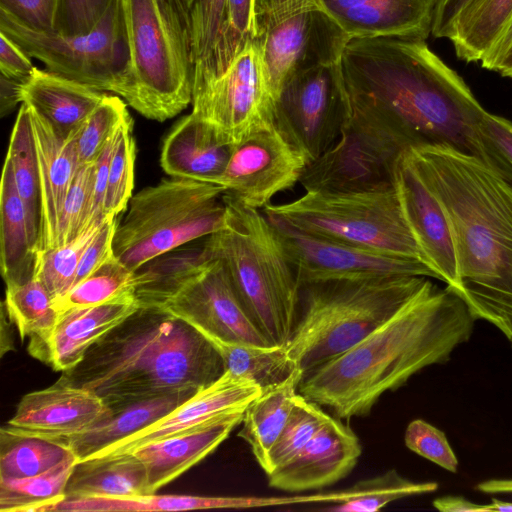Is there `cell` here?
I'll return each mask as SVG.
<instances>
[{
  "label": "cell",
  "instance_id": "6da1fadb",
  "mask_svg": "<svg viewBox=\"0 0 512 512\" xmlns=\"http://www.w3.org/2000/svg\"><path fill=\"white\" fill-rule=\"evenodd\" d=\"M340 66L349 115L406 150L444 147L481 159L478 132L487 111L425 40L353 38Z\"/></svg>",
  "mask_w": 512,
  "mask_h": 512
},
{
  "label": "cell",
  "instance_id": "7a4b0ae2",
  "mask_svg": "<svg viewBox=\"0 0 512 512\" xmlns=\"http://www.w3.org/2000/svg\"><path fill=\"white\" fill-rule=\"evenodd\" d=\"M475 320L455 292L428 280L368 336L304 373L298 393L336 418L367 416L384 393L428 366L448 362L471 338Z\"/></svg>",
  "mask_w": 512,
  "mask_h": 512
},
{
  "label": "cell",
  "instance_id": "3957f363",
  "mask_svg": "<svg viewBox=\"0 0 512 512\" xmlns=\"http://www.w3.org/2000/svg\"><path fill=\"white\" fill-rule=\"evenodd\" d=\"M443 207L452 231L457 283L473 317L512 340V209L478 158L444 147L407 150Z\"/></svg>",
  "mask_w": 512,
  "mask_h": 512
},
{
  "label": "cell",
  "instance_id": "277c9868",
  "mask_svg": "<svg viewBox=\"0 0 512 512\" xmlns=\"http://www.w3.org/2000/svg\"><path fill=\"white\" fill-rule=\"evenodd\" d=\"M225 372L220 354L195 327L164 308L140 306L63 371L59 381L113 406L198 391Z\"/></svg>",
  "mask_w": 512,
  "mask_h": 512
},
{
  "label": "cell",
  "instance_id": "5b68a950",
  "mask_svg": "<svg viewBox=\"0 0 512 512\" xmlns=\"http://www.w3.org/2000/svg\"><path fill=\"white\" fill-rule=\"evenodd\" d=\"M224 226L203 247L219 260L246 311L272 345L287 346L299 312L300 285L281 241L258 209L223 196Z\"/></svg>",
  "mask_w": 512,
  "mask_h": 512
},
{
  "label": "cell",
  "instance_id": "8992f818",
  "mask_svg": "<svg viewBox=\"0 0 512 512\" xmlns=\"http://www.w3.org/2000/svg\"><path fill=\"white\" fill-rule=\"evenodd\" d=\"M423 276L333 279L300 285L287 345L304 373L339 356L377 329L428 281Z\"/></svg>",
  "mask_w": 512,
  "mask_h": 512
},
{
  "label": "cell",
  "instance_id": "52a82bcc",
  "mask_svg": "<svg viewBox=\"0 0 512 512\" xmlns=\"http://www.w3.org/2000/svg\"><path fill=\"white\" fill-rule=\"evenodd\" d=\"M132 87L126 102L163 122L191 102L195 59L188 0H122Z\"/></svg>",
  "mask_w": 512,
  "mask_h": 512
},
{
  "label": "cell",
  "instance_id": "ba28073f",
  "mask_svg": "<svg viewBox=\"0 0 512 512\" xmlns=\"http://www.w3.org/2000/svg\"><path fill=\"white\" fill-rule=\"evenodd\" d=\"M224 189L185 178L162 179L131 197L118 223L113 250L137 271L178 247L219 231L225 223Z\"/></svg>",
  "mask_w": 512,
  "mask_h": 512
},
{
  "label": "cell",
  "instance_id": "9c48e42d",
  "mask_svg": "<svg viewBox=\"0 0 512 512\" xmlns=\"http://www.w3.org/2000/svg\"><path fill=\"white\" fill-rule=\"evenodd\" d=\"M263 212L312 235L425 263L395 187L364 192L306 191L290 202L269 203Z\"/></svg>",
  "mask_w": 512,
  "mask_h": 512
},
{
  "label": "cell",
  "instance_id": "30bf717a",
  "mask_svg": "<svg viewBox=\"0 0 512 512\" xmlns=\"http://www.w3.org/2000/svg\"><path fill=\"white\" fill-rule=\"evenodd\" d=\"M0 31L46 70L125 101L132 87L131 54L122 0H113L89 33L65 36L31 30L0 9Z\"/></svg>",
  "mask_w": 512,
  "mask_h": 512
},
{
  "label": "cell",
  "instance_id": "8fae6325",
  "mask_svg": "<svg viewBox=\"0 0 512 512\" xmlns=\"http://www.w3.org/2000/svg\"><path fill=\"white\" fill-rule=\"evenodd\" d=\"M251 28L274 102L297 72L338 62L350 40L319 0H252Z\"/></svg>",
  "mask_w": 512,
  "mask_h": 512
},
{
  "label": "cell",
  "instance_id": "7c38bea8",
  "mask_svg": "<svg viewBox=\"0 0 512 512\" xmlns=\"http://www.w3.org/2000/svg\"><path fill=\"white\" fill-rule=\"evenodd\" d=\"M349 113L340 60L294 74L282 87L273 112L275 127L308 164L334 144Z\"/></svg>",
  "mask_w": 512,
  "mask_h": 512
},
{
  "label": "cell",
  "instance_id": "4fadbf2b",
  "mask_svg": "<svg viewBox=\"0 0 512 512\" xmlns=\"http://www.w3.org/2000/svg\"><path fill=\"white\" fill-rule=\"evenodd\" d=\"M405 151L385 131L349 115L338 139L305 167L299 183L306 191L393 189L395 167Z\"/></svg>",
  "mask_w": 512,
  "mask_h": 512
},
{
  "label": "cell",
  "instance_id": "5bb4252c",
  "mask_svg": "<svg viewBox=\"0 0 512 512\" xmlns=\"http://www.w3.org/2000/svg\"><path fill=\"white\" fill-rule=\"evenodd\" d=\"M266 216L281 241L299 285L333 279L382 276L438 279L437 274L423 261L312 235L292 227L280 218Z\"/></svg>",
  "mask_w": 512,
  "mask_h": 512
},
{
  "label": "cell",
  "instance_id": "9a60e30c",
  "mask_svg": "<svg viewBox=\"0 0 512 512\" xmlns=\"http://www.w3.org/2000/svg\"><path fill=\"white\" fill-rule=\"evenodd\" d=\"M191 103L192 113L230 145L273 123L275 102L267 93L255 43L251 41L221 76L195 89Z\"/></svg>",
  "mask_w": 512,
  "mask_h": 512
},
{
  "label": "cell",
  "instance_id": "2e32d148",
  "mask_svg": "<svg viewBox=\"0 0 512 512\" xmlns=\"http://www.w3.org/2000/svg\"><path fill=\"white\" fill-rule=\"evenodd\" d=\"M307 165L306 157L273 122L233 146L217 185L224 189V197L259 210L276 194L294 187Z\"/></svg>",
  "mask_w": 512,
  "mask_h": 512
},
{
  "label": "cell",
  "instance_id": "e0dca14e",
  "mask_svg": "<svg viewBox=\"0 0 512 512\" xmlns=\"http://www.w3.org/2000/svg\"><path fill=\"white\" fill-rule=\"evenodd\" d=\"M394 187L425 263L452 290L457 283V262L450 224L439 200L418 173L407 150L397 161Z\"/></svg>",
  "mask_w": 512,
  "mask_h": 512
},
{
  "label": "cell",
  "instance_id": "ac0fdd59",
  "mask_svg": "<svg viewBox=\"0 0 512 512\" xmlns=\"http://www.w3.org/2000/svg\"><path fill=\"white\" fill-rule=\"evenodd\" d=\"M361 453L350 426L330 416L298 454L267 475L268 485L287 492L330 486L350 474Z\"/></svg>",
  "mask_w": 512,
  "mask_h": 512
},
{
  "label": "cell",
  "instance_id": "d6986e66",
  "mask_svg": "<svg viewBox=\"0 0 512 512\" xmlns=\"http://www.w3.org/2000/svg\"><path fill=\"white\" fill-rule=\"evenodd\" d=\"M262 391L255 383L226 371L215 382L198 390L163 418L94 457L130 453L148 443L191 430L221 414L245 410Z\"/></svg>",
  "mask_w": 512,
  "mask_h": 512
},
{
  "label": "cell",
  "instance_id": "ffe728a7",
  "mask_svg": "<svg viewBox=\"0 0 512 512\" xmlns=\"http://www.w3.org/2000/svg\"><path fill=\"white\" fill-rule=\"evenodd\" d=\"M349 37L426 40L438 0H319Z\"/></svg>",
  "mask_w": 512,
  "mask_h": 512
},
{
  "label": "cell",
  "instance_id": "44dd1931",
  "mask_svg": "<svg viewBox=\"0 0 512 512\" xmlns=\"http://www.w3.org/2000/svg\"><path fill=\"white\" fill-rule=\"evenodd\" d=\"M109 413L93 392L58 380L24 395L7 424L33 434L66 435L89 428Z\"/></svg>",
  "mask_w": 512,
  "mask_h": 512
},
{
  "label": "cell",
  "instance_id": "7402d4cb",
  "mask_svg": "<svg viewBox=\"0 0 512 512\" xmlns=\"http://www.w3.org/2000/svg\"><path fill=\"white\" fill-rule=\"evenodd\" d=\"M30 114L40 179L39 252L58 245L59 222L79 161L76 135L63 138L31 108Z\"/></svg>",
  "mask_w": 512,
  "mask_h": 512
},
{
  "label": "cell",
  "instance_id": "603a6c76",
  "mask_svg": "<svg viewBox=\"0 0 512 512\" xmlns=\"http://www.w3.org/2000/svg\"><path fill=\"white\" fill-rule=\"evenodd\" d=\"M134 295L101 305L70 308L59 312L45 342L33 355L56 371L74 367L103 335L139 308Z\"/></svg>",
  "mask_w": 512,
  "mask_h": 512
},
{
  "label": "cell",
  "instance_id": "cb8c5ba5",
  "mask_svg": "<svg viewBox=\"0 0 512 512\" xmlns=\"http://www.w3.org/2000/svg\"><path fill=\"white\" fill-rule=\"evenodd\" d=\"M245 410H235L134 451L143 463L149 490L154 494L212 453L241 424Z\"/></svg>",
  "mask_w": 512,
  "mask_h": 512
},
{
  "label": "cell",
  "instance_id": "d4e9b609",
  "mask_svg": "<svg viewBox=\"0 0 512 512\" xmlns=\"http://www.w3.org/2000/svg\"><path fill=\"white\" fill-rule=\"evenodd\" d=\"M234 145L192 112L181 118L165 137L160 163L171 177L217 185Z\"/></svg>",
  "mask_w": 512,
  "mask_h": 512
},
{
  "label": "cell",
  "instance_id": "484cf974",
  "mask_svg": "<svg viewBox=\"0 0 512 512\" xmlns=\"http://www.w3.org/2000/svg\"><path fill=\"white\" fill-rule=\"evenodd\" d=\"M196 392L183 391L108 406L110 413L89 428L74 434L42 436L67 445L78 461L86 460L163 418Z\"/></svg>",
  "mask_w": 512,
  "mask_h": 512
},
{
  "label": "cell",
  "instance_id": "4316f807",
  "mask_svg": "<svg viewBox=\"0 0 512 512\" xmlns=\"http://www.w3.org/2000/svg\"><path fill=\"white\" fill-rule=\"evenodd\" d=\"M106 93L36 67L22 88V102L63 138L77 134Z\"/></svg>",
  "mask_w": 512,
  "mask_h": 512
},
{
  "label": "cell",
  "instance_id": "83f0119b",
  "mask_svg": "<svg viewBox=\"0 0 512 512\" xmlns=\"http://www.w3.org/2000/svg\"><path fill=\"white\" fill-rule=\"evenodd\" d=\"M37 253L11 164L5 158L0 185V266L6 287L35 277Z\"/></svg>",
  "mask_w": 512,
  "mask_h": 512
},
{
  "label": "cell",
  "instance_id": "f1b7e54d",
  "mask_svg": "<svg viewBox=\"0 0 512 512\" xmlns=\"http://www.w3.org/2000/svg\"><path fill=\"white\" fill-rule=\"evenodd\" d=\"M147 494L151 493L146 469L133 453L78 461L65 488V498H131Z\"/></svg>",
  "mask_w": 512,
  "mask_h": 512
},
{
  "label": "cell",
  "instance_id": "f546056e",
  "mask_svg": "<svg viewBox=\"0 0 512 512\" xmlns=\"http://www.w3.org/2000/svg\"><path fill=\"white\" fill-rule=\"evenodd\" d=\"M303 372L295 370L283 382L264 389L245 409L238 436L250 447L266 473L269 453L293 408Z\"/></svg>",
  "mask_w": 512,
  "mask_h": 512
},
{
  "label": "cell",
  "instance_id": "4dcf8cb0",
  "mask_svg": "<svg viewBox=\"0 0 512 512\" xmlns=\"http://www.w3.org/2000/svg\"><path fill=\"white\" fill-rule=\"evenodd\" d=\"M74 456L71 449L46 436L5 425L0 431V480L20 479L46 472Z\"/></svg>",
  "mask_w": 512,
  "mask_h": 512
},
{
  "label": "cell",
  "instance_id": "1f68e13d",
  "mask_svg": "<svg viewBox=\"0 0 512 512\" xmlns=\"http://www.w3.org/2000/svg\"><path fill=\"white\" fill-rule=\"evenodd\" d=\"M6 158L9 160L17 191L22 199L31 237L39 243L41 222V195L38 161L30 108L21 103L10 136Z\"/></svg>",
  "mask_w": 512,
  "mask_h": 512
},
{
  "label": "cell",
  "instance_id": "d6a6232c",
  "mask_svg": "<svg viewBox=\"0 0 512 512\" xmlns=\"http://www.w3.org/2000/svg\"><path fill=\"white\" fill-rule=\"evenodd\" d=\"M220 354L225 370L263 390L287 379L299 369L284 345H258L208 338Z\"/></svg>",
  "mask_w": 512,
  "mask_h": 512
},
{
  "label": "cell",
  "instance_id": "836d02e7",
  "mask_svg": "<svg viewBox=\"0 0 512 512\" xmlns=\"http://www.w3.org/2000/svg\"><path fill=\"white\" fill-rule=\"evenodd\" d=\"M512 20V0H479L461 19L450 40L458 59L480 63Z\"/></svg>",
  "mask_w": 512,
  "mask_h": 512
},
{
  "label": "cell",
  "instance_id": "e575fe53",
  "mask_svg": "<svg viewBox=\"0 0 512 512\" xmlns=\"http://www.w3.org/2000/svg\"><path fill=\"white\" fill-rule=\"evenodd\" d=\"M235 507V496L205 497L154 493L131 498H65L41 508L38 512L184 511Z\"/></svg>",
  "mask_w": 512,
  "mask_h": 512
},
{
  "label": "cell",
  "instance_id": "d590c367",
  "mask_svg": "<svg viewBox=\"0 0 512 512\" xmlns=\"http://www.w3.org/2000/svg\"><path fill=\"white\" fill-rule=\"evenodd\" d=\"M3 306L17 326L21 340L30 339L28 350L34 355L57 321L59 312L53 298L34 277L23 284L6 287Z\"/></svg>",
  "mask_w": 512,
  "mask_h": 512
},
{
  "label": "cell",
  "instance_id": "8d00e7d4",
  "mask_svg": "<svg viewBox=\"0 0 512 512\" xmlns=\"http://www.w3.org/2000/svg\"><path fill=\"white\" fill-rule=\"evenodd\" d=\"M78 462L72 456L41 474L0 480L1 512H38L65 498V488Z\"/></svg>",
  "mask_w": 512,
  "mask_h": 512
},
{
  "label": "cell",
  "instance_id": "74e56055",
  "mask_svg": "<svg viewBox=\"0 0 512 512\" xmlns=\"http://www.w3.org/2000/svg\"><path fill=\"white\" fill-rule=\"evenodd\" d=\"M252 0H227L219 38L194 75L193 91L221 76L252 40Z\"/></svg>",
  "mask_w": 512,
  "mask_h": 512
},
{
  "label": "cell",
  "instance_id": "f35d334b",
  "mask_svg": "<svg viewBox=\"0 0 512 512\" xmlns=\"http://www.w3.org/2000/svg\"><path fill=\"white\" fill-rule=\"evenodd\" d=\"M436 482H414L401 476L396 470L367 480H361L345 490L340 503L326 508L334 512H376L388 504L415 495L436 491Z\"/></svg>",
  "mask_w": 512,
  "mask_h": 512
},
{
  "label": "cell",
  "instance_id": "ab89813d",
  "mask_svg": "<svg viewBox=\"0 0 512 512\" xmlns=\"http://www.w3.org/2000/svg\"><path fill=\"white\" fill-rule=\"evenodd\" d=\"M136 279V271L114 256L56 301L55 307L61 312L70 308L101 305L129 295L135 296Z\"/></svg>",
  "mask_w": 512,
  "mask_h": 512
},
{
  "label": "cell",
  "instance_id": "60d3db41",
  "mask_svg": "<svg viewBox=\"0 0 512 512\" xmlns=\"http://www.w3.org/2000/svg\"><path fill=\"white\" fill-rule=\"evenodd\" d=\"M100 225L89 227L66 244L37 253L35 278L43 284L54 302L73 287L82 254Z\"/></svg>",
  "mask_w": 512,
  "mask_h": 512
},
{
  "label": "cell",
  "instance_id": "b9f144b4",
  "mask_svg": "<svg viewBox=\"0 0 512 512\" xmlns=\"http://www.w3.org/2000/svg\"><path fill=\"white\" fill-rule=\"evenodd\" d=\"M130 115L119 126L109 164L104 216H116L126 210L132 197L136 157Z\"/></svg>",
  "mask_w": 512,
  "mask_h": 512
},
{
  "label": "cell",
  "instance_id": "7bdbcfd3",
  "mask_svg": "<svg viewBox=\"0 0 512 512\" xmlns=\"http://www.w3.org/2000/svg\"><path fill=\"white\" fill-rule=\"evenodd\" d=\"M320 407L297 394L287 422L270 450L267 475L298 454L328 420L330 415Z\"/></svg>",
  "mask_w": 512,
  "mask_h": 512
},
{
  "label": "cell",
  "instance_id": "ee69618b",
  "mask_svg": "<svg viewBox=\"0 0 512 512\" xmlns=\"http://www.w3.org/2000/svg\"><path fill=\"white\" fill-rule=\"evenodd\" d=\"M129 115L122 99L106 94L76 134L79 166L96 161Z\"/></svg>",
  "mask_w": 512,
  "mask_h": 512
},
{
  "label": "cell",
  "instance_id": "f6af8a7d",
  "mask_svg": "<svg viewBox=\"0 0 512 512\" xmlns=\"http://www.w3.org/2000/svg\"><path fill=\"white\" fill-rule=\"evenodd\" d=\"M481 161L512 187V122L487 112L479 125Z\"/></svg>",
  "mask_w": 512,
  "mask_h": 512
},
{
  "label": "cell",
  "instance_id": "bcb514c9",
  "mask_svg": "<svg viewBox=\"0 0 512 512\" xmlns=\"http://www.w3.org/2000/svg\"><path fill=\"white\" fill-rule=\"evenodd\" d=\"M94 180V163L79 166L67 194L58 228V245L88 229Z\"/></svg>",
  "mask_w": 512,
  "mask_h": 512
},
{
  "label": "cell",
  "instance_id": "7dc6e473",
  "mask_svg": "<svg viewBox=\"0 0 512 512\" xmlns=\"http://www.w3.org/2000/svg\"><path fill=\"white\" fill-rule=\"evenodd\" d=\"M227 0H188L195 72L210 56L221 33Z\"/></svg>",
  "mask_w": 512,
  "mask_h": 512
},
{
  "label": "cell",
  "instance_id": "c3c4849f",
  "mask_svg": "<svg viewBox=\"0 0 512 512\" xmlns=\"http://www.w3.org/2000/svg\"><path fill=\"white\" fill-rule=\"evenodd\" d=\"M404 442L409 450L419 456L451 473L457 472L458 459L448 439L432 424L422 419L411 421L405 430Z\"/></svg>",
  "mask_w": 512,
  "mask_h": 512
},
{
  "label": "cell",
  "instance_id": "681fc988",
  "mask_svg": "<svg viewBox=\"0 0 512 512\" xmlns=\"http://www.w3.org/2000/svg\"><path fill=\"white\" fill-rule=\"evenodd\" d=\"M113 0H59L55 16V32L65 36L92 31Z\"/></svg>",
  "mask_w": 512,
  "mask_h": 512
},
{
  "label": "cell",
  "instance_id": "f907efd6",
  "mask_svg": "<svg viewBox=\"0 0 512 512\" xmlns=\"http://www.w3.org/2000/svg\"><path fill=\"white\" fill-rule=\"evenodd\" d=\"M58 2L59 0H0V9L31 30L53 33Z\"/></svg>",
  "mask_w": 512,
  "mask_h": 512
},
{
  "label": "cell",
  "instance_id": "816d5d0a",
  "mask_svg": "<svg viewBox=\"0 0 512 512\" xmlns=\"http://www.w3.org/2000/svg\"><path fill=\"white\" fill-rule=\"evenodd\" d=\"M118 223L116 216L105 217L82 254L73 287L115 256L113 240Z\"/></svg>",
  "mask_w": 512,
  "mask_h": 512
},
{
  "label": "cell",
  "instance_id": "f5cc1de1",
  "mask_svg": "<svg viewBox=\"0 0 512 512\" xmlns=\"http://www.w3.org/2000/svg\"><path fill=\"white\" fill-rule=\"evenodd\" d=\"M479 0H438L431 34L451 40L461 19Z\"/></svg>",
  "mask_w": 512,
  "mask_h": 512
},
{
  "label": "cell",
  "instance_id": "db71d44e",
  "mask_svg": "<svg viewBox=\"0 0 512 512\" xmlns=\"http://www.w3.org/2000/svg\"><path fill=\"white\" fill-rule=\"evenodd\" d=\"M31 57L12 39L0 31V74L27 81L36 67Z\"/></svg>",
  "mask_w": 512,
  "mask_h": 512
},
{
  "label": "cell",
  "instance_id": "11a10c76",
  "mask_svg": "<svg viewBox=\"0 0 512 512\" xmlns=\"http://www.w3.org/2000/svg\"><path fill=\"white\" fill-rule=\"evenodd\" d=\"M26 82L0 74V114L2 117L11 113L18 103H22V88Z\"/></svg>",
  "mask_w": 512,
  "mask_h": 512
},
{
  "label": "cell",
  "instance_id": "9f6ffc18",
  "mask_svg": "<svg viewBox=\"0 0 512 512\" xmlns=\"http://www.w3.org/2000/svg\"><path fill=\"white\" fill-rule=\"evenodd\" d=\"M432 504L442 512H490L488 504H477L462 496L439 497Z\"/></svg>",
  "mask_w": 512,
  "mask_h": 512
},
{
  "label": "cell",
  "instance_id": "6f0895ef",
  "mask_svg": "<svg viewBox=\"0 0 512 512\" xmlns=\"http://www.w3.org/2000/svg\"><path fill=\"white\" fill-rule=\"evenodd\" d=\"M512 47V20L490 54L480 62L482 68L494 71Z\"/></svg>",
  "mask_w": 512,
  "mask_h": 512
},
{
  "label": "cell",
  "instance_id": "680465c9",
  "mask_svg": "<svg viewBox=\"0 0 512 512\" xmlns=\"http://www.w3.org/2000/svg\"><path fill=\"white\" fill-rule=\"evenodd\" d=\"M476 489L483 493H512V479H490L480 482Z\"/></svg>",
  "mask_w": 512,
  "mask_h": 512
},
{
  "label": "cell",
  "instance_id": "91938a15",
  "mask_svg": "<svg viewBox=\"0 0 512 512\" xmlns=\"http://www.w3.org/2000/svg\"><path fill=\"white\" fill-rule=\"evenodd\" d=\"M495 72L499 73L502 77L512 79V47L502 58Z\"/></svg>",
  "mask_w": 512,
  "mask_h": 512
},
{
  "label": "cell",
  "instance_id": "94428289",
  "mask_svg": "<svg viewBox=\"0 0 512 512\" xmlns=\"http://www.w3.org/2000/svg\"><path fill=\"white\" fill-rule=\"evenodd\" d=\"M488 506L490 512H512V502L492 499Z\"/></svg>",
  "mask_w": 512,
  "mask_h": 512
},
{
  "label": "cell",
  "instance_id": "6125c7cd",
  "mask_svg": "<svg viewBox=\"0 0 512 512\" xmlns=\"http://www.w3.org/2000/svg\"><path fill=\"white\" fill-rule=\"evenodd\" d=\"M494 176H495V178L497 180L498 186H499V188L501 190V193H502L503 197L505 198V200L507 201L508 205L512 209V187H510L507 184H505L495 174H494Z\"/></svg>",
  "mask_w": 512,
  "mask_h": 512
},
{
  "label": "cell",
  "instance_id": "be15d7a7",
  "mask_svg": "<svg viewBox=\"0 0 512 512\" xmlns=\"http://www.w3.org/2000/svg\"><path fill=\"white\" fill-rule=\"evenodd\" d=\"M511 343H512V340H511Z\"/></svg>",
  "mask_w": 512,
  "mask_h": 512
}]
</instances>
